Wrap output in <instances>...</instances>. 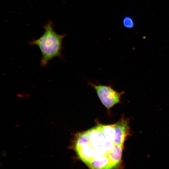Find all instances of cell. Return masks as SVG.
<instances>
[{"label":"cell","instance_id":"cell-1","mask_svg":"<svg viewBox=\"0 0 169 169\" xmlns=\"http://www.w3.org/2000/svg\"><path fill=\"white\" fill-rule=\"evenodd\" d=\"M115 136L107 137L103 134L100 125L78 134L74 144L79 158L90 168L110 169L111 154L118 147Z\"/></svg>","mask_w":169,"mask_h":169},{"label":"cell","instance_id":"cell-2","mask_svg":"<svg viewBox=\"0 0 169 169\" xmlns=\"http://www.w3.org/2000/svg\"><path fill=\"white\" fill-rule=\"evenodd\" d=\"M44 32L43 35L38 39H32L29 44L38 47L42 54L40 64L42 67H45L54 58H62L63 41L66 35L56 33L51 21L44 26Z\"/></svg>","mask_w":169,"mask_h":169},{"label":"cell","instance_id":"cell-3","mask_svg":"<svg viewBox=\"0 0 169 169\" xmlns=\"http://www.w3.org/2000/svg\"><path fill=\"white\" fill-rule=\"evenodd\" d=\"M87 83L95 90L101 103L108 109L120 103L122 95L125 93L124 91L119 92L116 90L111 83L104 85L97 81L95 84L90 80L87 81Z\"/></svg>","mask_w":169,"mask_h":169},{"label":"cell","instance_id":"cell-4","mask_svg":"<svg viewBox=\"0 0 169 169\" xmlns=\"http://www.w3.org/2000/svg\"><path fill=\"white\" fill-rule=\"evenodd\" d=\"M115 141L116 144L123 146L126 138L130 134L128 121L125 119H121L115 124Z\"/></svg>","mask_w":169,"mask_h":169},{"label":"cell","instance_id":"cell-5","mask_svg":"<svg viewBox=\"0 0 169 169\" xmlns=\"http://www.w3.org/2000/svg\"><path fill=\"white\" fill-rule=\"evenodd\" d=\"M123 24L125 28H131L135 26L134 22L132 18L130 16H125L123 20Z\"/></svg>","mask_w":169,"mask_h":169}]
</instances>
